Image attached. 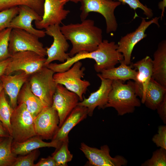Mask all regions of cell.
I'll list each match as a JSON object with an SVG mask.
<instances>
[{"label":"cell","mask_w":166,"mask_h":166,"mask_svg":"<svg viewBox=\"0 0 166 166\" xmlns=\"http://www.w3.org/2000/svg\"><path fill=\"white\" fill-rule=\"evenodd\" d=\"M118 46L114 42L103 40L97 49L93 51H81L68 58L60 64L50 63L46 67L55 73L61 72L69 69L75 62L87 58L93 59L95 61L94 68L97 73L103 70L115 67L124 60L123 55L117 49Z\"/></svg>","instance_id":"6da1fadb"},{"label":"cell","mask_w":166,"mask_h":166,"mask_svg":"<svg viewBox=\"0 0 166 166\" xmlns=\"http://www.w3.org/2000/svg\"><path fill=\"white\" fill-rule=\"evenodd\" d=\"M60 29L66 39L72 43V47L69 53L70 57L81 51L96 50L103 41L102 30L95 26L91 19L63 25Z\"/></svg>","instance_id":"7a4b0ae2"},{"label":"cell","mask_w":166,"mask_h":166,"mask_svg":"<svg viewBox=\"0 0 166 166\" xmlns=\"http://www.w3.org/2000/svg\"><path fill=\"white\" fill-rule=\"evenodd\" d=\"M137 97L134 81L129 80L125 84L121 81L113 80L105 108H114L118 116L133 113L136 107L141 106Z\"/></svg>","instance_id":"3957f363"},{"label":"cell","mask_w":166,"mask_h":166,"mask_svg":"<svg viewBox=\"0 0 166 166\" xmlns=\"http://www.w3.org/2000/svg\"><path fill=\"white\" fill-rule=\"evenodd\" d=\"M55 72L46 66L30 75L29 79L33 93L45 106H51L57 84L53 75Z\"/></svg>","instance_id":"277c9868"},{"label":"cell","mask_w":166,"mask_h":166,"mask_svg":"<svg viewBox=\"0 0 166 166\" xmlns=\"http://www.w3.org/2000/svg\"><path fill=\"white\" fill-rule=\"evenodd\" d=\"M80 2L81 21L86 19L90 12H97L101 14L105 19L107 33L116 31L118 24L114 11L121 4V2L112 0H82Z\"/></svg>","instance_id":"5b68a950"},{"label":"cell","mask_w":166,"mask_h":166,"mask_svg":"<svg viewBox=\"0 0 166 166\" xmlns=\"http://www.w3.org/2000/svg\"><path fill=\"white\" fill-rule=\"evenodd\" d=\"M13 141L22 142L36 136L34 119L24 103H19L13 109L11 118Z\"/></svg>","instance_id":"8992f818"},{"label":"cell","mask_w":166,"mask_h":166,"mask_svg":"<svg viewBox=\"0 0 166 166\" xmlns=\"http://www.w3.org/2000/svg\"><path fill=\"white\" fill-rule=\"evenodd\" d=\"M80 61L74 63L67 70L61 72L55 73L54 79L57 84L63 85L68 90L76 94L80 101L83 99V95L86 93L90 84L88 81L81 78L85 76V68L82 67Z\"/></svg>","instance_id":"52a82bcc"},{"label":"cell","mask_w":166,"mask_h":166,"mask_svg":"<svg viewBox=\"0 0 166 166\" xmlns=\"http://www.w3.org/2000/svg\"><path fill=\"white\" fill-rule=\"evenodd\" d=\"M35 35L18 28L12 29L10 34L8 50L11 54L24 51H32L45 57L46 48Z\"/></svg>","instance_id":"ba28073f"},{"label":"cell","mask_w":166,"mask_h":166,"mask_svg":"<svg viewBox=\"0 0 166 166\" xmlns=\"http://www.w3.org/2000/svg\"><path fill=\"white\" fill-rule=\"evenodd\" d=\"M10 58L4 74L6 75L18 71L30 75L44 66L46 60L45 57L29 51L16 52L11 54Z\"/></svg>","instance_id":"9c48e42d"},{"label":"cell","mask_w":166,"mask_h":166,"mask_svg":"<svg viewBox=\"0 0 166 166\" xmlns=\"http://www.w3.org/2000/svg\"><path fill=\"white\" fill-rule=\"evenodd\" d=\"M80 149L88 160L89 165L93 166H125L128 161L123 156L117 155L113 157L110 150L107 145L100 149L90 147L84 142L81 143Z\"/></svg>","instance_id":"30bf717a"},{"label":"cell","mask_w":166,"mask_h":166,"mask_svg":"<svg viewBox=\"0 0 166 166\" xmlns=\"http://www.w3.org/2000/svg\"><path fill=\"white\" fill-rule=\"evenodd\" d=\"M60 27L59 25H55L45 29L46 34L52 37L53 41L50 47L45 48L47 57L44 66H47L55 61L64 62L70 57L69 53H66L69 45L62 33Z\"/></svg>","instance_id":"8fae6325"},{"label":"cell","mask_w":166,"mask_h":166,"mask_svg":"<svg viewBox=\"0 0 166 166\" xmlns=\"http://www.w3.org/2000/svg\"><path fill=\"white\" fill-rule=\"evenodd\" d=\"M160 17H156L149 21L142 18L141 22L138 28L133 32L127 34L120 39L117 44L118 51L123 55L124 62L127 65L131 63V60L132 51L135 45L139 42L145 38V31L152 24L160 25L158 20Z\"/></svg>","instance_id":"7c38bea8"},{"label":"cell","mask_w":166,"mask_h":166,"mask_svg":"<svg viewBox=\"0 0 166 166\" xmlns=\"http://www.w3.org/2000/svg\"><path fill=\"white\" fill-rule=\"evenodd\" d=\"M69 0H44L43 13L41 19L34 21L36 29H46L48 27L59 25L70 11L64 9Z\"/></svg>","instance_id":"4fadbf2b"},{"label":"cell","mask_w":166,"mask_h":166,"mask_svg":"<svg viewBox=\"0 0 166 166\" xmlns=\"http://www.w3.org/2000/svg\"><path fill=\"white\" fill-rule=\"evenodd\" d=\"M36 135L42 139H52L59 127L57 111L52 106L45 107L34 119Z\"/></svg>","instance_id":"5bb4252c"},{"label":"cell","mask_w":166,"mask_h":166,"mask_svg":"<svg viewBox=\"0 0 166 166\" xmlns=\"http://www.w3.org/2000/svg\"><path fill=\"white\" fill-rule=\"evenodd\" d=\"M79 98L75 93L63 85L57 84L53 97L52 106L57 111L60 127L72 110L77 105Z\"/></svg>","instance_id":"9a60e30c"},{"label":"cell","mask_w":166,"mask_h":166,"mask_svg":"<svg viewBox=\"0 0 166 166\" xmlns=\"http://www.w3.org/2000/svg\"><path fill=\"white\" fill-rule=\"evenodd\" d=\"M18 7V13L12 19L8 27L24 30L39 38L45 37L46 34L45 31L35 28L32 24L34 21L40 20L42 16L28 6H21Z\"/></svg>","instance_id":"2e32d148"},{"label":"cell","mask_w":166,"mask_h":166,"mask_svg":"<svg viewBox=\"0 0 166 166\" xmlns=\"http://www.w3.org/2000/svg\"><path fill=\"white\" fill-rule=\"evenodd\" d=\"M97 76L100 79L101 84L98 89L92 93L87 98H83L79 102L77 105L84 106L88 109V115L92 116L95 109H104L107 103L109 95L112 89L113 80L105 79L98 73Z\"/></svg>","instance_id":"e0dca14e"},{"label":"cell","mask_w":166,"mask_h":166,"mask_svg":"<svg viewBox=\"0 0 166 166\" xmlns=\"http://www.w3.org/2000/svg\"><path fill=\"white\" fill-rule=\"evenodd\" d=\"M132 66L137 70L136 79L134 81L136 94L141 99L142 103L147 87L152 74V59L148 56L132 64Z\"/></svg>","instance_id":"ac0fdd59"},{"label":"cell","mask_w":166,"mask_h":166,"mask_svg":"<svg viewBox=\"0 0 166 166\" xmlns=\"http://www.w3.org/2000/svg\"><path fill=\"white\" fill-rule=\"evenodd\" d=\"M24 72H21L14 75L3 74L0 77L3 89L9 97L10 104L14 109L17 105L18 94L24 84L30 76Z\"/></svg>","instance_id":"d6986e66"},{"label":"cell","mask_w":166,"mask_h":166,"mask_svg":"<svg viewBox=\"0 0 166 166\" xmlns=\"http://www.w3.org/2000/svg\"><path fill=\"white\" fill-rule=\"evenodd\" d=\"M88 116V109L84 106L77 105L71 111L59 127L52 140L61 142L68 137L69 132L76 125Z\"/></svg>","instance_id":"ffe728a7"},{"label":"cell","mask_w":166,"mask_h":166,"mask_svg":"<svg viewBox=\"0 0 166 166\" xmlns=\"http://www.w3.org/2000/svg\"><path fill=\"white\" fill-rule=\"evenodd\" d=\"M152 78L166 88V41H162L158 45L152 60Z\"/></svg>","instance_id":"44dd1931"},{"label":"cell","mask_w":166,"mask_h":166,"mask_svg":"<svg viewBox=\"0 0 166 166\" xmlns=\"http://www.w3.org/2000/svg\"><path fill=\"white\" fill-rule=\"evenodd\" d=\"M40 136L36 135L22 142L13 141L11 145L12 152L16 155H24L31 151L44 147L56 148L61 142L52 140L50 142L43 141Z\"/></svg>","instance_id":"7402d4cb"},{"label":"cell","mask_w":166,"mask_h":166,"mask_svg":"<svg viewBox=\"0 0 166 166\" xmlns=\"http://www.w3.org/2000/svg\"><path fill=\"white\" fill-rule=\"evenodd\" d=\"M24 103L34 119L45 106L32 92L28 80L22 86L18 97L17 104Z\"/></svg>","instance_id":"603a6c76"},{"label":"cell","mask_w":166,"mask_h":166,"mask_svg":"<svg viewBox=\"0 0 166 166\" xmlns=\"http://www.w3.org/2000/svg\"><path fill=\"white\" fill-rule=\"evenodd\" d=\"M166 96V88L152 78L147 85L142 103L149 109L156 110Z\"/></svg>","instance_id":"cb8c5ba5"},{"label":"cell","mask_w":166,"mask_h":166,"mask_svg":"<svg viewBox=\"0 0 166 166\" xmlns=\"http://www.w3.org/2000/svg\"><path fill=\"white\" fill-rule=\"evenodd\" d=\"M123 61L120 62L118 67L103 70L99 74L104 78L113 81L120 80L124 82L132 80L135 81L137 71L132 68V65L125 64Z\"/></svg>","instance_id":"d4e9b609"},{"label":"cell","mask_w":166,"mask_h":166,"mask_svg":"<svg viewBox=\"0 0 166 166\" xmlns=\"http://www.w3.org/2000/svg\"><path fill=\"white\" fill-rule=\"evenodd\" d=\"M44 0H0V11L21 6H28L42 16Z\"/></svg>","instance_id":"484cf974"},{"label":"cell","mask_w":166,"mask_h":166,"mask_svg":"<svg viewBox=\"0 0 166 166\" xmlns=\"http://www.w3.org/2000/svg\"><path fill=\"white\" fill-rule=\"evenodd\" d=\"M13 141L11 136L4 138L0 142V166H12L17 157L11 150Z\"/></svg>","instance_id":"4316f807"},{"label":"cell","mask_w":166,"mask_h":166,"mask_svg":"<svg viewBox=\"0 0 166 166\" xmlns=\"http://www.w3.org/2000/svg\"><path fill=\"white\" fill-rule=\"evenodd\" d=\"M69 137L61 141L56 148L51 156L55 160L57 166H67V163L71 161L73 158V154L69 150Z\"/></svg>","instance_id":"83f0119b"},{"label":"cell","mask_w":166,"mask_h":166,"mask_svg":"<svg viewBox=\"0 0 166 166\" xmlns=\"http://www.w3.org/2000/svg\"><path fill=\"white\" fill-rule=\"evenodd\" d=\"M13 111V109L8 103L3 89L0 93V121L11 136L10 120Z\"/></svg>","instance_id":"f1b7e54d"},{"label":"cell","mask_w":166,"mask_h":166,"mask_svg":"<svg viewBox=\"0 0 166 166\" xmlns=\"http://www.w3.org/2000/svg\"><path fill=\"white\" fill-rule=\"evenodd\" d=\"M12 28L8 27L0 31V61L10 57L8 47Z\"/></svg>","instance_id":"f546056e"},{"label":"cell","mask_w":166,"mask_h":166,"mask_svg":"<svg viewBox=\"0 0 166 166\" xmlns=\"http://www.w3.org/2000/svg\"><path fill=\"white\" fill-rule=\"evenodd\" d=\"M142 166H166V149L160 148L153 153L152 157L141 164Z\"/></svg>","instance_id":"4dcf8cb0"},{"label":"cell","mask_w":166,"mask_h":166,"mask_svg":"<svg viewBox=\"0 0 166 166\" xmlns=\"http://www.w3.org/2000/svg\"><path fill=\"white\" fill-rule=\"evenodd\" d=\"M39 153L38 149H37L26 155L19 156L17 157L12 166H34V162Z\"/></svg>","instance_id":"1f68e13d"},{"label":"cell","mask_w":166,"mask_h":166,"mask_svg":"<svg viewBox=\"0 0 166 166\" xmlns=\"http://www.w3.org/2000/svg\"><path fill=\"white\" fill-rule=\"evenodd\" d=\"M18 12V6L0 11V30L8 27L11 21Z\"/></svg>","instance_id":"d6a6232c"},{"label":"cell","mask_w":166,"mask_h":166,"mask_svg":"<svg viewBox=\"0 0 166 166\" xmlns=\"http://www.w3.org/2000/svg\"><path fill=\"white\" fill-rule=\"evenodd\" d=\"M112 0L118 1L123 4H127L131 9H133L135 11L138 8L141 9L143 10L144 14L148 18H150L153 17V14L152 10L146 6L144 5L141 3L140 0Z\"/></svg>","instance_id":"836d02e7"},{"label":"cell","mask_w":166,"mask_h":166,"mask_svg":"<svg viewBox=\"0 0 166 166\" xmlns=\"http://www.w3.org/2000/svg\"><path fill=\"white\" fill-rule=\"evenodd\" d=\"M152 140L157 147L166 149V125L158 127L157 133L153 136Z\"/></svg>","instance_id":"e575fe53"},{"label":"cell","mask_w":166,"mask_h":166,"mask_svg":"<svg viewBox=\"0 0 166 166\" xmlns=\"http://www.w3.org/2000/svg\"><path fill=\"white\" fill-rule=\"evenodd\" d=\"M156 110L164 124H166V96L157 107Z\"/></svg>","instance_id":"d590c367"},{"label":"cell","mask_w":166,"mask_h":166,"mask_svg":"<svg viewBox=\"0 0 166 166\" xmlns=\"http://www.w3.org/2000/svg\"><path fill=\"white\" fill-rule=\"evenodd\" d=\"M34 166H57L53 158L49 156L46 158H42Z\"/></svg>","instance_id":"8d00e7d4"},{"label":"cell","mask_w":166,"mask_h":166,"mask_svg":"<svg viewBox=\"0 0 166 166\" xmlns=\"http://www.w3.org/2000/svg\"><path fill=\"white\" fill-rule=\"evenodd\" d=\"M10 60V57L0 61V77L4 74L6 70Z\"/></svg>","instance_id":"74e56055"},{"label":"cell","mask_w":166,"mask_h":166,"mask_svg":"<svg viewBox=\"0 0 166 166\" xmlns=\"http://www.w3.org/2000/svg\"><path fill=\"white\" fill-rule=\"evenodd\" d=\"M11 136L0 121V138H5Z\"/></svg>","instance_id":"f35d334b"},{"label":"cell","mask_w":166,"mask_h":166,"mask_svg":"<svg viewBox=\"0 0 166 166\" xmlns=\"http://www.w3.org/2000/svg\"><path fill=\"white\" fill-rule=\"evenodd\" d=\"M158 6L159 8L161 10L160 19L162 20L164 16L165 8L166 6V0H163L160 2L158 3Z\"/></svg>","instance_id":"ab89813d"},{"label":"cell","mask_w":166,"mask_h":166,"mask_svg":"<svg viewBox=\"0 0 166 166\" xmlns=\"http://www.w3.org/2000/svg\"><path fill=\"white\" fill-rule=\"evenodd\" d=\"M81 0H69V1L76 3H77L79 2H81Z\"/></svg>","instance_id":"60d3db41"},{"label":"cell","mask_w":166,"mask_h":166,"mask_svg":"<svg viewBox=\"0 0 166 166\" xmlns=\"http://www.w3.org/2000/svg\"><path fill=\"white\" fill-rule=\"evenodd\" d=\"M3 89V88L2 85V83L1 80H0V93Z\"/></svg>","instance_id":"b9f144b4"},{"label":"cell","mask_w":166,"mask_h":166,"mask_svg":"<svg viewBox=\"0 0 166 166\" xmlns=\"http://www.w3.org/2000/svg\"><path fill=\"white\" fill-rule=\"evenodd\" d=\"M4 139V138H0V142L2 141Z\"/></svg>","instance_id":"7bdbcfd3"},{"label":"cell","mask_w":166,"mask_h":166,"mask_svg":"<svg viewBox=\"0 0 166 166\" xmlns=\"http://www.w3.org/2000/svg\"><path fill=\"white\" fill-rule=\"evenodd\" d=\"M0 31H1V30H0Z\"/></svg>","instance_id":"ee69618b"}]
</instances>
